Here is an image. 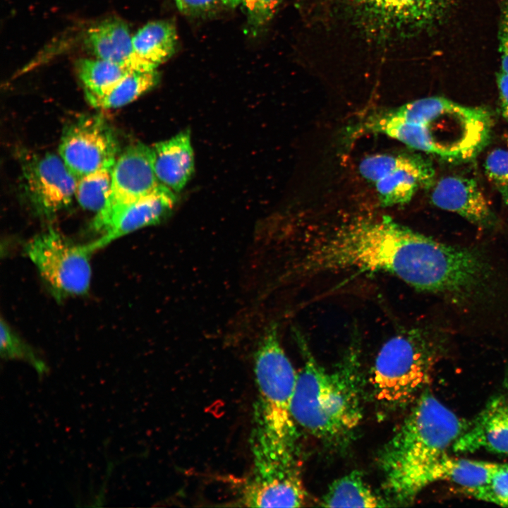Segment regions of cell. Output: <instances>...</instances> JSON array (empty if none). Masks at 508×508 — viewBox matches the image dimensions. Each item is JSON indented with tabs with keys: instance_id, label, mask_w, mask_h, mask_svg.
I'll return each mask as SVG.
<instances>
[{
	"instance_id": "obj_1",
	"label": "cell",
	"mask_w": 508,
	"mask_h": 508,
	"mask_svg": "<svg viewBox=\"0 0 508 508\" xmlns=\"http://www.w3.org/2000/svg\"><path fill=\"white\" fill-rule=\"evenodd\" d=\"M437 241L388 217L358 220L310 243L300 264L305 274L354 270L387 272L427 292Z\"/></svg>"
},
{
	"instance_id": "obj_2",
	"label": "cell",
	"mask_w": 508,
	"mask_h": 508,
	"mask_svg": "<svg viewBox=\"0 0 508 508\" xmlns=\"http://www.w3.org/2000/svg\"><path fill=\"white\" fill-rule=\"evenodd\" d=\"M459 0H313L312 17L344 32L378 59H395L410 42L435 32Z\"/></svg>"
},
{
	"instance_id": "obj_3",
	"label": "cell",
	"mask_w": 508,
	"mask_h": 508,
	"mask_svg": "<svg viewBox=\"0 0 508 508\" xmlns=\"http://www.w3.org/2000/svg\"><path fill=\"white\" fill-rule=\"evenodd\" d=\"M467 425L432 393L423 392L380 454L389 496L396 502H411L430 485L433 467Z\"/></svg>"
},
{
	"instance_id": "obj_4",
	"label": "cell",
	"mask_w": 508,
	"mask_h": 508,
	"mask_svg": "<svg viewBox=\"0 0 508 508\" xmlns=\"http://www.w3.org/2000/svg\"><path fill=\"white\" fill-rule=\"evenodd\" d=\"M294 333L303 358L291 403L294 422L322 440L341 439L362 418L356 339L341 365L327 371L313 357L300 332Z\"/></svg>"
},
{
	"instance_id": "obj_5",
	"label": "cell",
	"mask_w": 508,
	"mask_h": 508,
	"mask_svg": "<svg viewBox=\"0 0 508 508\" xmlns=\"http://www.w3.org/2000/svg\"><path fill=\"white\" fill-rule=\"evenodd\" d=\"M440 344L430 332H401L381 347L371 373L375 397L389 406L416 399L429 383Z\"/></svg>"
},
{
	"instance_id": "obj_6",
	"label": "cell",
	"mask_w": 508,
	"mask_h": 508,
	"mask_svg": "<svg viewBox=\"0 0 508 508\" xmlns=\"http://www.w3.org/2000/svg\"><path fill=\"white\" fill-rule=\"evenodd\" d=\"M250 447L253 467L241 502L248 507H299L306 491L295 456V447L278 438L255 417Z\"/></svg>"
},
{
	"instance_id": "obj_7",
	"label": "cell",
	"mask_w": 508,
	"mask_h": 508,
	"mask_svg": "<svg viewBox=\"0 0 508 508\" xmlns=\"http://www.w3.org/2000/svg\"><path fill=\"white\" fill-rule=\"evenodd\" d=\"M254 367L259 392L255 416L281 440L295 447L291 403L298 373L280 344L275 324L267 327L260 340Z\"/></svg>"
},
{
	"instance_id": "obj_8",
	"label": "cell",
	"mask_w": 508,
	"mask_h": 508,
	"mask_svg": "<svg viewBox=\"0 0 508 508\" xmlns=\"http://www.w3.org/2000/svg\"><path fill=\"white\" fill-rule=\"evenodd\" d=\"M25 252L57 301L86 294L90 289L91 243H75L49 227L31 238Z\"/></svg>"
},
{
	"instance_id": "obj_9",
	"label": "cell",
	"mask_w": 508,
	"mask_h": 508,
	"mask_svg": "<svg viewBox=\"0 0 508 508\" xmlns=\"http://www.w3.org/2000/svg\"><path fill=\"white\" fill-rule=\"evenodd\" d=\"M20 166L23 195L35 214L49 219L69 207L75 198L76 177L59 155H28Z\"/></svg>"
},
{
	"instance_id": "obj_10",
	"label": "cell",
	"mask_w": 508,
	"mask_h": 508,
	"mask_svg": "<svg viewBox=\"0 0 508 508\" xmlns=\"http://www.w3.org/2000/svg\"><path fill=\"white\" fill-rule=\"evenodd\" d=\"M162 185L154 171L151 147L140 142L130 145L116 159L109 195L96 214L93 228L101 234L124 208Z\"/></svg>"
},
{
	"instance_id": "obj_11",
	"label": "cell",
	"mask_w": 508,
	"mask_h": 508,
	"mask_svg": "<svg viewBox=\"0 0 508 508\" xmlns=\"http://www.w3.org/2000/svg\"><path fill=\"white\" fill-rule=\"evenodd\" d=\"M118 152L114 131L98 115L83 116L69 123L59 145V156L76 178L114 164Z\"/></svg>"
},
{
	"instance_id": "obj_12",
	"label": "cell",
	"mask_w": 508,
	"mask_h": 508,
	"mask_svg": "<svg viewBox=\"0 0 508 508\" xmlns=\"http://www.w3.org/2000/svg\"><path fill=\"white\" fill-rule=\"evenodd\" d=\"M431 201L437 207L456 213L483 229L497 226V219L477 182L471 178L448 176L434 186Z\"/></svg>"
},
{
	"instance_id": "obj_13",
	"label": "cell",
	"mask_w": 508,
	"mask_h": 508,
	"mask_svg": "<svg viewBox=\"0 0 508 508\" xmlns=\"http://www.w3.org/2000/svg\"><path fill=\"white\" fill-rule=\"evenodd\" d=\"M457 453L485 450L508 455V398H492L452 446Z\"/></svg>"
},
{
	"instance_id": "obj_14",
	"label": "cell",
	"mask_w": 508,
	"mask_h": 508,
	"mask_svg": "<svg viewBox=\"0 0 508 508\" xmlns=\"http://www.w3.org/2000/svg\"><path fill=\"white\" fill-rule=\"evenodd\" d=\"M176 200V193L162 185L152 193L124 208L99 238L92 242L95 249L102 248L140 229L159 224L172 212Z\"/></svg>"
},
{
	"instance_id": "obj_15",
	"label": "cell",
	"mask_w": 508,
	"mask_h": 508,
	"mask_svg": "<svg viewBox=\"0 0 508 508\" xmlns=\"http://www.w3.org/2000/svg\"><path fill=\"white\" fill-rule=\"evenodd\" d=\"M153 167L159 181L174 193L180 192L194 171V155L188 130L151 147Z\"/></svg>"
},
{
	"instance_id": "obj_16",
	"label": "cell",
	"mask_w": 508,
	"mask_h": 508,
	"mask_svg": "<svg viewBox=\"0 0 508 508\" xmlns=\"http://www.w3.org/2000/svg\"><path fill=\"white\" fill-rule=\"evenodd\" d=\"M135 68L141 71L156 70L174 53L177 42L176 29L167 20L147 23L133 36Z\"/></svg>"
},
{
	"instance_id": "obj_17",
	"label": "cell",
	"mask_w": 508,
	"mask_h": 508,
	"mask_svg": "<svg viewBox=\"0 0 508 508\" xmlns=\"http://www.w3.org/2000/svg\"><path fill=\"white\" fill-rule=\"evenodd\" d=\"M435 169L423 157L415 164L395 170L375 183L380 203L384 207L409 202L421 188L430 186Z\"/></svg>"
},
{
	"instance_id": "obj_18",
	"label": "cell",
	"mask_w": 508,
	"mask_h": 508,
	"mask_svg": "<svg viewBox=\"0 0 508 508\" xmlns=\"http://www.w3.org/2000/svg\"><path fill=\"white\" fill-rule=\"evenodd\" d=\"M132 38L122 20L110 18L87 30L86 44L97 59L135 68Z\"/></svg>"
},
{
	"instance_id": "obj_19",
	"label": "cell",
	"mask_w": 508,
	"mask_h": 508,
	"mask_svg": "<svg viewBox=\"0 0 508 508\" xmlns=\"http://www.w3.org/2000/svg\"><path fill=\"white\" fill-rule=\"evenodd\" d=\"M502 464L459 459L446 454L433 467L429 478L430 485L447 480L462 487L463 491L488 483Z\"/></svg>"
},
{
	"instance_id": "obj_20",
	"label": "cell",
	"mask_w": 508,
	"mask_h": 508,
	"mask_svg": "<svg viewBox=\"0 0 508 508\" xmlns=\"http://www.w3.org/2000/svg\"><path fill=\"white\" fill-rule=\"evenodd\" d=\"M325 507H383L389 504L368 485L361 472L352 471L332 482L321 500Z\"/></svg>"
},
{
	"instance_id": "obj_21",
	"label": "cell",
	"mask_w": 508,
	"mask_h": 508,
	"mask_svg": "<svg viewBox=\"0 0 508 508\" xmlns=\"http://www.w3.org/2000/svg\"><path fill=\"white\" fill-rule=\"evenodd\" d=\"M159 74L156 70H133L111 87L98 95H85L87 102L95 108L111 109L123 107L155 87Z\"/></svg>"
},
{
	"instance_id": "obj_22",
	"label": "cell",
	"mask_w": 508,
	"mask_h": 508,
	"mask_svg": "<svg viewBox=\"0 0 508 508\" xmlns=\"http://www.w3.org/2000/svg\"><path fill=\"white\" fill-rule=\"evenodd\" d=\"M78 75L84 86L85 95L101 94L133 70L129 66L121 65L99 59H80L76 61Z\"/></svg>"
},
{
	"instance_id": "obj_23",
	"label": "cell",
	"mask_w": 508,
	"mask_h": 508,
	"mask_svg": "<svg viewBox=\"0 0 508 508\" xmlns=\"http://www.w3.org/2000/svg\"><path fill=\"white\" fill-rule=\"evenodd\" d=\"M114 164L76 178L75 198L83 209L97 214L104 207L111 190Z\"/></svg>"
},
{
	"instance_id": "obj_24",
	"label": "cell",
	"mask_w": 508,
	"mask_h": 508,
	"mask_svg": "<svg viewBox=\"0 0 508 508\" xmlns=\"http://www.w3.org/2000/svg\"><path fill=\"white\" fill-rule=\"evenodd\" d=\"M1 356L5 360H20L31 365L40 377L49 373L46 363L34 349L1 320Z\"/></svg>"
},
{
	"instance_id": "obj_25",
	"label": "cell",
	"mask_w": 508,
	"mask_h": 508,
	"mask_svg": "<svg viewBox=\"0 0 508 508\" xmlns=\"http://www.w3.org/2000/svg\"><path fill=\"white\" fill-rule=\"evenodd\" d=\"M485 175L495 187L504 203L508 205V150L495 149L486 157Z\"/></svg>"
},
{
	"instance_id": "obj_26",
	"label": "cell",
	"mask_w": 508,
	"mask_h": 508,
	"mask_svg": "<svg viewBox=\"0 0 508 508\" xmlns=\"http://www.w3.org/2000/svg\"><path fill=\"white\" fill-rule=\"evenodd\" d=\"M464 492L478 500L508 507V464H502L486 485Z\"/></svg>"
},
{
	"instance_id": "obj_27",
	"label": "cell",
	"mask_w": 508,
	"mask_h": 508,
	"mask_svg": "<svg viewBox=\"0 0 508 508\" xmlns=\"http://www.w3.org/2000/svg\"><path fill=\"white\" fill-rule=\"evenodd\" d=\"M282 0H241L253 31L265 27L273 18Z\"/></svg>"
},
{
	"instance_id": "obj_28",
	"label": "cell",
	"mask_w": 508,
	"mask_h": 508,
	"mask_svg": "<svg viewBox=\"0 0 508 508\" xmlns=\"http://www.w3.org/2000/svg\"><path fill=\"white\" fill-rule=\"evenodd\" d=\"M498 39L501 70L508 74V0L501 2Z\"/></svg>"
},
{
	"instance_id": "obj_29",
	"label": "cell",
	"mask_w": 508,
	"mask_h": 508,
	"mask_svg": "<svg viewBox=\"0 0 508 508\" xmlns=\"http://www.w3.org/2000/svg\"><path fill=\"white\" fill-rule=\"evenodd\" d=\"M178 9L188 16H200L214 11L223 0H174Z\"/></svg>"
},
{
	"instance_id": "obj_30",
	"label": "cell",
	"mask_w": 508,
	"mask_h": 508,
	"mask_svg": "<svg viewBox=\"0 0 508 508\" xmlns=\"http://www.w3.org/2000/svg\"><path fill=\"white\" fill-rule=\"evenodd\" d=\"M496 79L502 114L508 122V74L501 70L497 73Z\"/></svg>"
},
{
	"instance_id": "obj_31",
	"label": "cell",
	"mask_w": 508,
	"mask_h": 508,
	"mask_svg": "<svg viewBox=\"0 0 508 508\" xmlns=\"http://www.w3.org/2000/svg\"><path fill=\"white\" fill-rule=\"evenodd\" d=\"M241 0H223L224 5L234 7L241 3Z\"/></svg>"
}]
</instances>
